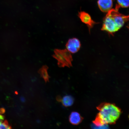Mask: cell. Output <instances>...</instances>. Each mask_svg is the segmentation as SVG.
Wrapping results in <instances>:
<instances>
[{"mask_svg":"<svg viewBox=\"0 0 129 129\" xmlns=\"http://www.w3.org/2000/svg\"><path fill=\"white\" fill-rule=\"evenodd\" d=\"M119 30L113 19L108 13L103 20L101 30L107 32L110 35L113 36L114 34Z\"/></svg>","mask_w":129,"mask_h":129,"instance_id":"obj_3","label":"cell"},{"mask_svg":"<svg viewBox=\"0 0 129 129\" xmlns=\"http://www.w3.org/2000/svg\"><path fill=\"white\" fill-rule=\"evenodd\" d=\"M118 5V6L119 7L128 8L129 6V0H117Z\"/></svg>","mask_w":129,"mask_h":129,"instance_id":"obj_10","label":"cell"},{"mask_svg":"<svg viewBox=\"0 0 129 129\" xmlns=\"http://www.w3.org/2000/svg\"><path fill=\"white\" fill-rule=\"evenodd\" d=\"M48 67L46 66H43L39 71L41 76L46 82L49 81L50 77L48 72Z\"/></svg>","mask_w":129,"mask_h":129,"instance_id":"obj_9","label":"cell"},{"mask_svg":"<svg viewBox=\"0 0 129 129\" xmlns=\"http://www.w3.org/2000/svg\"><path fill=\"white\" fill-rule=\"evenodd\" d=\"M61 101L64 106L68 107L72 106L73 104L74 99L71 96L67 95L63 97Z\"/></svg>","mask_w":129,"mask_h":129,"instance_id":"obj_8","label":"cell"},{"mask_svg":"<svg viewBox=\"0 0 129 129\" xmlns=\"http://www.w3.org/2000/svg\"><path fill=\"white\" fill-rule=\"evenodd\" d=\"M78 16L82 22L87 26L90 32L93 26L96 24L98 23L93 21L89 14L84 12H79Z\"/></svg>","mask_w":129,"mask_h":129,"instance_id":"obj_5","label":"cell"},{"mask_svg":"<svg viewBox=\"0 0 129 129\" xmlns=\"http://www.w3.org/2000/svg\"><path fill=\"white\" fill-rule=\"evenodd\" d=\"M81 46L80 40L75 38L69 39L66 45L67 49L71 54H75L78 52Z\"/></svg>","mask_w":129,"mask_h":129,"instance_id":"obj_4","label":"cell"},{"mask_svg":"<svg viewBox=\"0 0 129 129\" xmlns=\"http://www.w3.org/2000/svg\"><path fill=\"white\" fill-rule=\"evenodd\" d=\"M0 129H12L6 120L3 121L0 123Z\"/></svg>","mask_w":129,"mask_h":129,"instance_id":"obj_11","label":"cell"},{"mask_svg":"<svg viewBox=\"0 0 129 129\" xmlns=\"http://www.w3.org/2000/svg\"><path fill=\"white\" fill-rule=\"evenodd\" d=\"M99 111L93 124L96 126L115 123L121 113V109L115 104L103 103L97 107Z\"/></svg>","mask_w":129,"mask_h":129,"instance_id":"obj_1","label":"cell"},{"mask_svg":"<svg viewBox=\"0 0 129 129\" xmlns=\"http://www.w3.org/2000/svg\"><path fill=\"white\" fill-rule=\"evenodd\" d=\"M53 56L57 60L58 65L59 67H72L73 59L72 54L67 49H55Z\"/></svg>","mask_w":129,"mask_h":129,"instance_id":"obj_2","label":"cell"},{"mask_svg":"<svg viewBox=\"0 0 129 129\" xmlns=\"http://www.w3.org/2000/svg\"><path fill=\"white\" fill-rule=\"evenodd\" d=\"M4 116L0 114V123L4 121Z\"/></svg>","mask_w":129,"mask_h":129,"instance_id":"obj_13","label":"cell"},{"mask_svg":"<svg viewBox=\"0 0 129 129\" xmlns=\"http://www.w3.org/2000/svg\"><path fill=\"white\" fill-rule=\"evenodd\" d=\"M98 6L102 12H108L111 9L113 6L112 0H98Z\"/></svg>","mask_w":129,"mask_h":129,"instance_id":"obj_6","label":"cell"},{"mask_svg":"<svg viewBox=\"0 0 129 129\" xmlns=\"http://www.w3.org/2000/svg\"><path fill=\"white\" fill-rule=\"evenodd\" d=\"M83 120V118L80 114L76 112H72L69 116V122L73 125H78Z\"/></svg>","mask_w":129,"mask_h":129,"instance_id":"obj_7","label":"cell"},{"mask_svg":"<svg viewBox=\"0 0 129 129\" xmlns=\"http://www.w3.org/2000/svg\"><path fill=\"white\" fill-rule=\"evenodd\" d=\"M92 128L93 129H109L108 125L106 124L98 126L93 124Z\"/></svg>","mask_w":129,"mask_h":129,"instance_id":"obj_12","label":"cell"}]
</instances>
